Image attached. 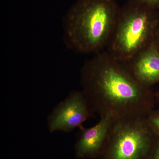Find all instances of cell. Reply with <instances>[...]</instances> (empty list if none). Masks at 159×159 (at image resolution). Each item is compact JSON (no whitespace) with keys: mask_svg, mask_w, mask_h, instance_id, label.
Masks as SVG:
<instances>
[{"mask_svg":"<svg viewBox=\"0 0 159 159\" xmlns=\"http://www.w3.org/2000/svg\"><path fill=\"white\" fill-rule=\"evenodd\" d=\"M93 113L82 90L73 91L55 107L48 118L51 133H70L82 127L83 123Z\"/></svg>","mask_w":159,"mask_h":159,"instance_id":"cell-5","label":"cell"},{"mask_svg":"<svg viewBox=\"0 0 159 159\" xmlns=\"http://www.w3.org/2000/svg\"><path fill=\"white\" fill-rule=\"evenodd\" d=\"M149 159H159V138H158Z\"/></svg>","mask_w":159,"mask_h":159,"instance_id":"cell-10","label":"cell"},{"mask_svg":"<svg viewBox=\"0 0 159 159\" xmlns=\"http://www.w3.org/2000/svg\"><path fill=\"white\" fill-rule=\"evenodd\" d=\"M140 84L149 88L159 82V51L154 41L124 62Z\"/></svg>","mask_w":159,"mask_h":159,"instance_id":"cell-7","label":"cell"},{"mask_svg":"<svg viewBox=\"0 0 159 159\" xmlns=\"http://www.w3.org/2000/svg\"><path fill=\"white\" fill-rule=\"evenodd\" d=\"M96 125L90 128H80L74 146L75 155L80 159L101 157L113 119L109 116L100 117Z\"/></svg>","mask_w":159,"mask_h":159,"instance_id":"cell-6","label":"cell"},{"mask_svg":"<svg viewBox=\"0 0 159 159\" xmlns=\"http://www.w3.org/2000/svg\"><path fill=\"white\" fill-rule=\"evenodd\" d=\"M149 126L159 138V111H151L146 117Z\"/></svg>","mask_w":159,"mask_h":159,"instance_id":"cell-8","label":"cell"},{"mask_svg":"<svg viewBox=\"0 0 159 159\" xmlns=\"http://www.w3.org/2000/svg\"><path fill=\"white\" fill-rule=\"evenodd\" d=\"M146 117L113 120L102 159H149L156 142Z\"/></svg>","mask_w":159,"mask_h":159,"instance_id":"cell-4","label":"cell"},{"mask_svg":"<svg viewBox=\"0 0 159 159\" xmlns=\"http://www.w3.org/2000/svg\"><path fill=\"white\" fill-rule=\"evenodd\" d=\"M155 44L156 45L157 48L158 49L159 51V34H158V37H157V41L153 40Z\"/></svg>","mask_w":159,"mask_h":159,"instance_id":"cell-11","label":"cell"},{"mask_svg":"<svg viewBox=\"0 0 159 159\" xmlns=\"http://www.w3.org/2000/svg\"><path fill=\"white\" fill-rule=\"evenodd\" d=\"M142 5L154 9L156 7H159V0H135Z\"/></svg>","mask_w":159,"mask_h":159,"instance_id":"cell-9","label":"cell"},{"mask_svg":"<svg viewBox=\"0 0 159 159\" xmlns=\"http://www.w3.org/2000/svg\"><path fill=\"white\" fill-rule=\"evenodd\" d=\"M120 11L115 0H77L63 18L66 47L80 54L102 52L109 43Z\"/></svg>","mask_w":159,"mask_h":159,"instance_id":"cell-2","label":"cell"},{"mask_svg":"<svg viewBox=\"0 0 159 159\" xmlns=\"http://www.w3.org/2000/svg\"><path fill=\"white\" fill-rule=\"evenodd\" d=\"M82 91L93 112L113 120L147 117L152 96L133 76L125 63L107 51L87 61L80 73Z\"/></svg>","mask_w":159,"mask_h":159,"instance_id":"cell-1","label":"cell"},{"mask_svg":"<svg viewBox=\"0 0 159 159\" xmlns=\"http://www.w3.org/2000/svg\"><path fill=\"white\" fill-rule=\"evenodd\" d=\"M153 9L135 0L120 9L107 51L126 62L152 42L156 24Z\"/></svg>","mask_w":159,"mask_h":159,"instance_id":"cell-3","label":"cell"}]
</instances>
